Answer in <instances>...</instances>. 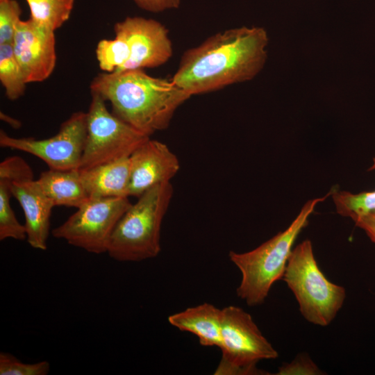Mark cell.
Returning a JSON list of instances; mask_svg holds the SVG:
<instances>
[{"label":"cell","instance_id":"6da1fadb","mask_svg":"<svg viewBox=\"0 0 375 375\" xmlns=\"http://www.w3.org/2000/svg\"><path fill=\"white\" fill-rule=\"evenodd\" d=\"M267 42L260 27L218 32L183 53L172 81L191 96L249 81L265 63Z\"/></svg>","mask_w":375,"mask_h":375},{"label":"cell","instance_id":"7a4b0ae2","mask_svg":"<svg viewBox=\"0 0 375 375\" xmlns=\"http://www.w3.org/2000/svg\"><path fill=\"white\" fill-rule=\"evenodd\" d=\"M90 88L110 102L112 114L149 137L166 129L191 97L172 79L151 76L144 69L100 73Z\"/></svg>","mask_w":375,"mask_h":375},{"label":"cell","instance_id":"3957f363","mask_svg":"<svg viewBox=\"0 0 375 375\" xmlns=\"http://www.w3.org/2000/svg\"><path fill=\"white\" fill-rule=\"evenodd\" d=\"M333 190L322 197L308 200L285 231L257 248L244 253L229 252L231 261L242 274L237 295L248 306L262 304L273 284L283 278L297 236L307 226L316 206L331 195Z\"/></svg>","mask_w":375,"mask_h":375},{"label":"cell","instance_id":"277c9868","mask_svg":"<svg viewBox=\"0 0 375 375\" xmlns=\"http://www.w3.org/2000/svg\"><path fill=\"white\" fill-rule=\"evenodd\" d=\"M173 196L170 182L156 185L138 197L117 222L107 251L119 262H140L157 256L161 251L162 220Z\"/></svg>","mask_w":375,"mask_h":375},{"label":"cell","instance_id":"5b68a950","mask_svg":"<svg viewBox=\"0 0 375 375\" xmlns=\"http://www.w3.org/2000/svg\"><path fill=\"white\" fill-rule=\"evenodd\" d=\"M282 279L293 292L302 316L315 325L328 326L346 298L345 289L329 281L320 270L309 240L292 249Z\"/></svg>","mask_w":375,"mask_h":375},{"label":"cell","instance_id":"8992f818","mask_svg":"<svg viewBox=\"0 0 375 375\" xmlns=\"http://www.w3.org/2000/svg\"><path fill=\"white\" fill-rule=\"evenodd\" d=\"M221 344L222 356L216 375L258 374L256 364L274 359L277 351L262 334L251 315L240 307L222 309Z\"/></svg>","mask_w":375,"mask_h":375},{"label":"cell","instance_id":"52a82bcc","mask_svg":"<svg viewBox=\"0 0 375 375\" xmlns=\"http://www.w3.org/2000/svg\"><path fill=\"white\" fill-rule=\"evenodd\" d=\"M87 113V136L79 169L130 157L150 137L108 111L106 101L91 92Z\"/></svg>","mask_w":375,"mask_h":375},{"label":"cell","instance_id":"ba28073f","mask_svg":"<svg viewBox=\"0 0 375 375\" xmlns=\"http://www.w3.org/2000/svg\"><path fill=\"white\" fill-rule=\"evenodd\" d=\"M131 205L128 198H90L56 227L52 235L89 253H106L112 231Z\"/></svg>","mask_w":375,"mask_h":375},{"label":"cell","instance_id":"9c48e42d","mask_svg":"<svg viewBox=\"0 0 375 375\" xmlns=\"http://www.w3.org/2000/svg\"><path fill=\"white\" fill-rule=\"evenodd\" d=\"M87 136V113L74 112L60 126L58 132L46 139L13 138L0 131V146L22 151L43 160L49 169L80 168Z\"/></svg>","mask_w":375,"mask_h":375},{"label":"cell","instance_id":"30bf717a","mask_svg":"<svg viewBox=\"0 0 375 375\" xmlns=\"http://www.w3.org/2000/svg\"><path fill=\"white\" fill-rule=\"evenodd\" d=\"M114 32L126 42L130 51L128 60L117 72L157 67L172 56L168 29L155 19L127 17L114 25Z\"/></svg>","mask_w":375,"mask_h":375},{"label":"cell","instance_id":"8fae6325","mask_svg":"<svg viewBox=\"0 0 375 375\" xmlns=\"http://www.w3.org/2000/svg\"><path fill=\"white\" fill-rule=\"evenodd\" d=\"M54 32L30 18L20 19L16 25L12 46L26 83L44 81L53 72L56 63Z\"/></svg>","mask_w":375,"mask_h":375},{"label":"cell","instance_id":"7c38bea8","mask_svg":"<svg viewBox=\"0 0 375 375\" xmlns=\"http://www.w3.org/2000/svg\"><path fill=\"white\" fill-rule=\"evenodd\" d=\"M129 159V194L136 197L156 185L170 182L180 169L178 158L167 145L150 138Z\"/></svg>","mask_w":375,"mask_h":375},{"label":"cell","instance_id":"4fadbf2b","mask_svg":"<svg viewBox=\"0 0 375 375\" xmlns=\"http://www.w3.org/2000/svg\"><path fill=\"white\" fill-rule=\"evenodd\" d=\"M10 189L24 212L28 244L35 249L46 250L55 206L33 177L11 181Z\"/></svg>","mask_w":375,"mask_h":375},{"label":"cell","instance_id":"5bb4252c","mask_svg":"<svg viewBox=\"0 0 375 375\" xmlns=\"http://www.w3.org/2000/svg\"><path fill=\"white\" fill-rule=\"evenodd\" d=\"M89 199L123 197L129 194L131 165L129 157L80 169Z\"/></svg>","mask_w":375,"mask_h":375},{"label":"cell","instance_id":"9a60e30c","mask_svg":"<svg viewBox=\"0 0 375 375\" xmlns=\"http://www.w3.org/2000/svg\"><path fill=\"white\" fill-rule=\"evenodd\" d=\"M222 315V309L204 303L169 315L168 322L178 330L196 335L201 345L219 347Z\"/></svg>","mask_w":375,"mask_h":375},{"label":"cell","instance_id":"2e32d148","mask_svg":"<svg viewBox=\"0 0 375 375\" xmlns=\"http://www.w3.org/2000/svg\"><path fill=\"white\" fill-rule=\"evenodd\" d=\"M38 181L55 206L77 208L89 199L79 169H49L41 173Z\"/></svg>","mask_w":375,"mask_h":375},{"label":"cell","instance_id":"e0dca14e","mask_svg":"<svg viewBox=\"0 0 375 375\" xmlns=\"http://www.w3.org/2000/svg\"><path fill=\"white\" fill-rule=\"evenodd\" d=\"M26 1L31 12L30 19L54 31L69 19L74 5V0Z\"/></svg>","mask_w":375,"mask_h":375},{"label":"cell","instance_id":"ac0fdd59","mask_svg":"<svg viewBox=\"0 0 375 375\" xmlns=\"http://www.w3.org/2000/svg\"><path fill=\"white\" fill-rule=\"evenodd\" d=\"M0 81L8 99L17 100L24 94L27 83L10 43L0 44Z\"/></svg>","mask_w":375,"mask_h":375},{"label":"cell","instance_id":"d6986e66","mask_svg":"<svg viewBox=\"0 0 375 375\" xmlns=\"http://www.w3.org/2000/svg\"><path fill=\"white\" fill-rule=\"evenodd\" d=\"M374 169L375 158L368 171ZM331 195L337 212L343 217L352 219L357 216L375 211V190L353 194L333 188Z\"/></svg>","mask_w":375,"mask_h":375},{"label":"cell","instance_id":"ffe728a7","mask_svg":"<svg viewBox=\"0 0 375 375\" xmlns=\"http://www.w3.org/2000/svg\"><path fill=\"white\" fill-rule=\"evenodd\" d=\"M10 185V181L0 178V240L8 238L24 240H26L25 226L17 220L10 205L12 197Z\"/></svg>","mask_w":375,"mask_h":375},{"label":"cell","instance_id":"44dd1931","mask_svg":"<svg viewBox=\"0 0 375 375\" xmlns=\"http://www.w3.org/2000/svg\"><path fill=\"white\" fill-rule=\"evenodd\" d=\"M100 69L106 73L119 71L128 60L130 51L126 42L120 38L100 40L96 48Z\"/></svg>","mask_w":375,"mask_h":375},{"label":"cell","instance_id":"7402d4cb","mask_svg":"<svg viewBox=\"0 0 375 375\" xmlns=\"http://www.w3.org/2000/svg\"><path fill=\"white\" fill-rule=\"evenodd\" d=\"M49 370L47 361L25 363L9 353H0V375H46Z\"/></svg>","mask_w":375,"mask_h":375},{"label":"cell","instance_id":"603a6c76","mask_svg":"<svg viewBox=\"0 0 375 375\" xmlns=\"http://www.w3.org/2000/svg\"><path fill=\"white\" fill-rule=\"evenodd\" d=\"M22 9L15 0L0 1V44H12Z\"/></svg>","mask_w":375,"mask_h":375},{"label":"cell","instance_id":"cb8c5ba5","mask_svg":"<svg viewBox=\"0 0 375 375\" xmlns=\"http://www.w3.org/2000/svg\"><path fill=\"white\" fill-rule=\"evenodd\" d=\"M278 375H319L322 370L306 353L298 355L289 363L279 367Z\"/></svg>","mask_w":375,"mask_h":375},{"label":"cell","instance_id":"d4e9b609","mask_svg":"<svg viewBox=\"0 0 375 375\" xmlns=\"http://www.w3.org/2000/svg\"><path fill=\"white\" fill-rule=\"evenodd\" d=\"M29 177H33V170L21 157H8L0 163V178L14 181Z\"/></svg>","mask_w":375,"mask_h":375},{"label":"cell","instance_id":"484cf974","mask_svg":"<svg viewBox=\"0 0 375 375\" xmlns=\"http://www.w3.org/2000/svg\"><path fill=\"white\" fill-rule=\"evenodd\" d=\"M141 9L159 12L169 9L177 8L181 0H132Z\"/></svg>","mask_w":375,"mask_h":375},{"label":"cell","instance_id":"4316f807","mask_svg":"<svg viewBox=\"0 0 375 375\" xmlns=\"http://www.w3.org/2000/svg\"><path fill=\"white\" fill-rule=\"evenodd\" d=\"M356 226L362 229L375 244V211L352 219Z\"/></svg>","mask_w":375,"mask_h":375},{"label":"cell","instance_id":"83f0119b","mask_svg":"<svg viewBox=\"0 0 375 375\" xmlns=\"http://www.w3.org/2000/svg\"><path fill=\"white\" fill-rule=\"evenodd\" d=\"M0 117H1V120L7 122L8 124H10L12 128H19V127H21V122L17 120V119H15L7 115H6L5 113L1 112L0 113Z\"/></svg>","mask_w":375,"mask_h":375}]
</instances>
